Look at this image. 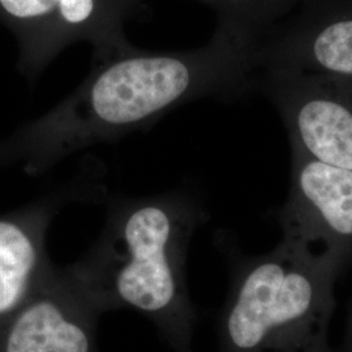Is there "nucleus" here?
Returning <instances> with one entry per match:
<instances>
[{"label":"nucleus","mask_w":352,"mask_h":352,"mask_svg":"<svg viewBox=\"0 0 352 352\" xmlns=\"http://www.w3.org/2000/svg\"><path fill=\"white\" fill-rule=\"evenodd\" d=\"M282 236L352 265V171L291 149L287 199L278 210Z\"/></svg>","instance_id":"nucleus-7"},{"label":"nucleus","mask_w":352,"mask_h":352,"mask_svg":"<svg viewBox=\"0 0 352 352\" xmlns=\"http://www.w3.org/2000/svg\"><path fill=\"white\" fill-rule=\"evenodd\" d=\"M228 292L217 322V352H334L329 325L334 285L344 272L324 252L283 238L251 256L222 238Z\"/></svg>","instance_id":"nucleus-3"},{"label":"nucleus","mask_w":352,"mask_h":352,"mask_svg":"<svg viewBox=\"0 0 352 352\" xmlns=\"http://www.w3.org/2000/svg\"><path fill=\"white\" fill-rule=\"evenodd\" d=\"M213 8L218 21L239 26L261 38L305 0H197Z\"/></svg>","instance_id":"nucleus-10"},{"label":"nucleus","mask_w":352,"mask_h":352,"mask_svg":"<svg viewBox=\"0 0 352 352\" xmlns=\"http://www.w3.org/2000/svg\"><path fill=\"white\" fill-rule=\"evenodd\" d=\"M260 69L352 78V0H305L258 39Z\"/></svg>","instance_id":"nucleus-8"},{"label":"nucleus","mask_w":352,"mask_h":352,"mask_svg":"<svg viewBox=\"0 0 352 352\" xmlns=\"http://www.w3.org/2000/svg\"><path fill=\"white\" fill-rule=\"evenodd\" d=\"M258 38L218 21L197 49L151 52L133 46L96 62L74 93L26 126L12 142L33 171L75 153L145 129L176 107L197 100H240L257 90Z\"/></svg>","instance_id":"nucleus-1"},{"label":"nucleus","mask_w":352,"mask_h":352,"mask_svg":"<svg viewBox=\"0 0 352 352\" xmlns=\"http://www.w3.org/2000/svg\"><path fill=\"white\" fill-rule=\"evenodd\" d=\"M257 90L277 109L291 149L352 171V78L260 69Z\"/></svg>","instance_id":"nucleus-5"},{"label":"nucleus","mask_w":352,"mask_h":352,"mask_svg":"<svg viewBox=\"0 0 352 352\" xmlns=\"http://www.w3.org/2000/svg\"><path fill=\"white\" fill-rule=\"evenodd\" d=\"M209 218L201 197L175 189L109 202L101 234L68 270L106 312L129 309L174 352H193L199 314L187 278L189 244Z\"/></svg>","instance_id":"nucleus-2"},{"label":"nucleus","mask_w":352,"mask_h":352,"mask_svg":"<svg viewBox=\"0 0 352 352\" xmlns=\"http://www.w3.org/2000/svg\"><path fill=\"white\" fill-rule=\"evenodd\" d=\"M334 352H352V300L351 305L349 308L344 337H343L340 346L337 349H334Z\"/></svg>","instance_id":"nucleus-11"},{"label":"nucleus","mask_w":352,"mask_h":352,"mask_svg":"<svg viewBox=\"0 0 352 352\" xmlns=\"http://www.w3.org/2000/svg\"><path fill=\"white\" fill-rule=\"evenodd\" d=\"M85 188L81 183H72L21 210L0 217V318L50 266L46 238L51 222L67 202L88 195Z\"/></svg>","instance_id":"nucleus-9"},{"label":"nucleus","mask_w":352,"mask_h":352,"mask_svg":"<svg viewBox=\"0 0 352 352\" xmlns=\"http://www.w3.org/2000/svg\"><path fill=\"white\" fill-rule=\"evenodd\" d=\"M102 315L68 267L51 263L0 318V352H98Z\"/></svg>","instance_id":"nucleus-6"},{"label":"nucleus","mask_w":352,"mask_h":352,"mask_svg":"<svg viewBox=\"0 0 352 352\" xmlns=\"http://www.w3.org/2000/svg\"><path fill=\"white\" fill-rule=\"evenodd\" d=\"M140 0H0V21L20 42L25 69L38 74L78 42L102 62L133 47L124 21Z\"/></svg>","instance_id":"nucleus-4"}]
</instances>
